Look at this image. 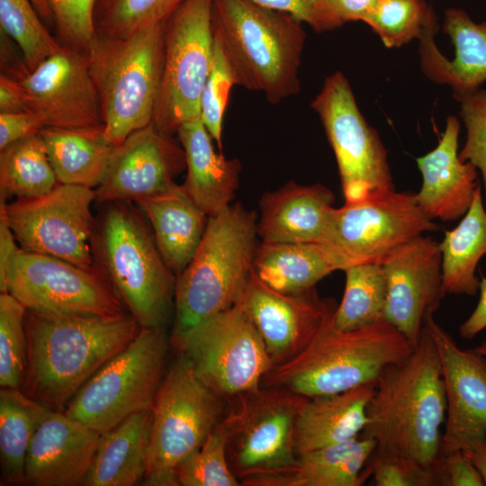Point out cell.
I'll return each mask as SVG.
<instances>
[{
  "label": "cell",
  "instance_id": "1",
  "mask_svg": "<svg viewBox=\"0 0 486 486\" xmlns=\"http://www.w3.org/2000/svg\"><path fill=\"white\" fill-rule=\"evenodd\" d=\"M140 328L126 312L76 316L27 310V360L20 390L47 409L64 412L81 387Z\"/></svg>",
  "mask_w": 486,
  "mask_h": 486
},
{
  "label": "cell",
  "instance_id": "2",
  "mask_svg": "<svg viewBox=\"0 0 486 486\" xmlns=\"http://www.w3.org/2000/svg\"><path fill=\"white\" fill-rule=\"evenodd\" d=\"M366 415L360 436L374 439L375 450L409 456L442 474L446 392L436 347L424 328L414 350L381 372Z\"/></svg>",
  "mask_w": 486,
  "mask_h": 486
},
{
  "label": "cell",
  "instance_id": "3",
  "mask_svg": "<svg viewBox=\"0 0 486 486\" xmlns=\"http://www.w3.org/2000/svg\"><path fill=\"white\" fill-rule=\"evenodd\" d=\"M212 24L234 85L273 104L300 92L302 22L252 0H212Z\"/></svg>",
  "mask_w": 486,
  "mask_h": 486
},
{
  "label": "cell",
  "instance_id": "4",
  "mask_svg": "<svg viewBox=\"0 0 486 486\" xmlns=\"http://www.w3.org/2000/svg\"><path fill=\"white\" fill-rule=\"evenodd\" d=\"M256 234V213L240 203L209 216L196 252L176 275L170 337L176 349L196 326L240 301L253 268Z\"/></svg>",
  "mask_w": 486,
  "mask_h": 486
},
{
  "label": "cell",
  "instance_id": "5",
  "mask_svg": "<svg viewBox=\"0 0 486 486\" xmlns=\"http://www.w3.org/2000/svg\"><path fill=\"white\" fill-rule=\"evenodd\" d=\"M336 308L302 352L264 376L262 387L283 388L305 397L339 393L376 382L385 366L414 350L386 319L356 329L337 328Z\"/></svg>",
  "mask_w": 486,
  "mask_h": 486
},
{
  "label": "cell",
  "instance_id": "6",
  "mask_svg": "<svg viewBox=\"0 0 486 486\" xmlns=\"http://www.w3.org/2000/svg\"><path fill=\"white\" fill-rule=\"evenodd\" d=\"M104 204L91 240L94 264L141 328H165L176 275L130 201Z\"/></svg>",
  "mask_w": 486,
  "mask_h": 486
},
{
  "label": "cell",
  "instance_id": "7",
  "mask_svg": "<svg viewBox=\"0 0 486 486\" xmlns=\"http://www.w3.org/2000/svg\"><path fill=\"white\" fill-rule=\"evenodd\" d=\"M164 22L126 38L95 33L86 54L104 133L115 147L152 123L163 74Z\"/></svg>",
  "mask_w": 486,
  "mask_h": 486
},
{
  "label": "cell",
  "instance_id": "8",
  "mask_svg": "<svg viewBox=\"0 0 486 486\" xmlns=\"http://www.w3.org/2000/svg\"><path fill=\"white\" fill-rule=\"evenodd\" d=\"M222 398L180 355L166 374L152 408L146 486H178V464L197 450L222 418Z\"/></svg>",
  "mask_w": 486,
  "mask_h": 486
},
{
  "label": "cell",
  "instance_id": "9",
  "mask_svg": "<svg viewBox=\"0 0 486 486\" xmlns=\"http://www.w3.org/2000/svg\"><path fill=\"white\" fill-rule=\"evenodd\" d=\"M169 344L165 328H141L81 387L64 412L104 434L130 415L152 409Z\"/></svg>",
  "mask_w": 486,
  "mask_h": 486
},
{
  "label": "cell",
  "instance_id": "10",
  "mask_svg": "<svg viewBox=\"0 0 486 486\" xmlns=\"http://www.w3.org/2000/svg\"><path fill=\"white\" fill-rule=\"evenodd\" d=\"M304 399L277 387L232 398L234 403L221 420L228 431L229 463L242 485L294 464V424Z\"/></svg>",
  "mask_w": 486,
  "mask_h": 486
},
{
  "label": "cell",
  "instance_id": "11",
  "mask_svg": "<svg viewBox=\"0 0 486 486\" xmlns=\"http://www.w3.org/2000/svg\"><path fill=\"white\" fill-rule=\"evenodd\" d=\"M212 0H186L164 22V65L153 125L174 136L201 117L213 55Z\"/></svg>",
  "mask_w": 486,
  "mask_h": 486
},
{
  "label": "cell",
  "instance_id": "12",
  "mask_svg": "<svg viewBox=\"0 0 486 486\" xmlns=\"http://www.w3.org/2000/svg\"><path fill=\"white\" fill-rule=\"evenodd\" d=\"M177 350L222 399L258 391L274 367L241 301L196 326Z\"/></svg>",
  "mask_w": 486,
  "mask_h": 486
},
{
  "label": "cell",
  "instance_id": "13",
  "mask_svg": "<svg viewBox=\"0 0 486 486\" xmlns=\"http://www.w3.org/2000/svg\"><path fill=\"white\" fill-rule=\"evenodd\" d=\"M1 292H9L27 310L54 315L117 316L125 306L95 266L84 268L66 260L25 251L14 256Z\"/></svg>",
  "mask_w": 486,
  "mask_h": 486
},
{
  "label": "cell",
  "instance_id": "14",
  "mask_svg": "<svg viewBox=\"0 0 486 486\" xmlns=\"http://www.w3.org/2000/svg\"><path fill=\"white\" fill-rule=\"evenodd\" d=\"M0 215L10 226L21 248L66 260L84 268L95 267L91 204L95 190L58 184L49 194L6 203L0 198Z\"/></svg>",
  "mask_w": 486,
  "mask_h": 486
},
{
  "label": "cell",
  "instance_id": "15",
  "mask_svg": "<svg viewBox=\"0 0 486 486\" xmlns=\"http://www.w3.org/2000/svg\"><path fill=\"white\" fill-rule=\"evenodd\" d=\"M310 106L319 114L334 151L345 202L395 189L386 149L359 111L343 73L326 77Z\"/></svg>",
  "mask_w": 486,
  "mask_h": 486
},
{
  "label": "cell",
  "instance_id": "16",
  "mask_svg": "<svg viewBox=\"0 0 486 486\" xmlns=\"http://www.w3.org/2000/svg\"><path fill=\"white\" fill-rule=\"evenodd\" d=\"M439 230L419 207L416 194L378 191L334 208L327 244L348 266L378 263L413 238Z\"/></svg>",
  "mask_w": 486,
  "mask_h": 486
},
{
  "label": "cell",
  "instance_id": "17",
  "mask_svg": "<svg viewBox=\"0 0 486 486\" xmlns=\"http://www.w3.org/2000/svg\"><path fill=\"white\" fill-rule=\"evenodd\" d=\"M423 328L436 347L446 392L442 454L486 446V356L459 347L433 314Z\"/></svg>",
  "mask_w": 486,
  "mask_h": 486
},
{
  "label": "cell",
  "instance_id": "18",
  "mask_svg": "<svg viewBox=\"0 0 486 486\" xmlns=\"http://www.w3.org/2000/svg\"><path fill=\"white\" fill-rule=\"evenodd\" d=\"M27 111L45 128L104 130L98 94L85 54L64 48L20 81Z\"/></svg>",
  "mask_w": 486,
  "mask_h": 486
},
{
  "label": "cell",
  "instance_id": "19",
  "mask_svg": "<svg viewBox=\"0 0 486 486\" xmlns=\"http://www.w3.org/2000/svg\"><path fill=\"white\" fill-rule=\"evenodd\" d=\"M381 265L387 284L384 319L416 346L425 317L439 309L446 294L439 243L421 235L395 249Z\"/></svg>",
  "mask_w": 486,
  "mask_h": 486
},
{
  "label": "cell",
  "instance_id": "20",
  "mask_svg": "<svg viewBox=\"0 0 486 486\" xmlns=\"http://www.w3.org/2000/svg\"><path fill=\"white\" fill-rule=\"evenodd\" d=\"M186 167L182 146L153 123L129 135L114 147L95 190V201H133L167 191Z\"/></svg>",
  "mask_w": 486,
  "mask_h": 486
},
{
  "label": "cell",
  "instance_id": "21",
  "mask_svg": "<svg viewBox=\"0 0 486 486\" xmlns=\"http://www.w3.org/2000/svg\"><path fill=\"white\" fill-rule=\"evenodd\" d=\"M240 301L262 336L274 366L302 352L337 306L333 300H320L315 287L297 294L275 291L253 269Z\"/></svg>",
  "mask_w": 486,
  "mask_h": 486
},
{
  "label": "cell",
  "instance_id": "22",
  "mask_svg": "<svg viewBox=\"0 0 486 486\" xmlns=\"http://www.w3.org/2000/svg\"><path fill=\"white\" fill-rule=\"evenodd\" d=\"M101 435L63 411L48 410L27 451L25 484L84 485Z\"/></svg>",
  "mask_w": 486,
  "mask_h": 486
},
{
  "label": "cell",
  "instance_id": "23",
  "mask_svg": "<svg viewBox=\"0 0 486 486\" xmlns=\"http://www.w3.org/2000/svg\"><path fill=\"white\" fill-rule=\"evenodd\" d=\"M459 121L448 116L437 146L416 159L422 184L416 194L423 212L431 220L450 222L469 210L481 185L479 170L458 153Z\"/></svg>",
  "mask_w": 486,
  "mask_h": 486
},
{
  "label": "cell",
  "instance_id": "24",
  "mask_svg": "<svg viewBox=\"0 0 486 486\" xmlns=\"http://www.w3.org/2000/svg\"><path fill=\"white\" fill-rule=\"evenodd\" d=\"M334 200L333 193L322 184L291 181L263 195L257 235L265 243H327Z\"/></svg>",
  "mask_w": 486,
  "mask_h": 486
},
{
  "label": "cell",
  "instance_id": "25",
  "mask_svg": "<svg viewBox=\"0 0 486 486\" xmlns=\"http://www.w3.org/2000/svg\"><path fill=\"white\" fill-rule=\"evenodd\" d=\"M443 28L454 47V58L442 55L434 41L437 29H430L419 39L421 67L433 82L450 86L458 100L486 81V21L475 22L464 10L449 8Z\"/></svg>",
  "mask_w": 486,
  "mask_h": 486
},
{
  "label": "cell",
  "instance_id": "26",
  "mask_svg": "<svg viewBox=\"0 0 486 486\" xmlns=\"http://www.w3.org/2000/svg\"><path fill=\"white\" fill-rule=\"evenodd\" d=\"M376 382L335 394L305 397L294 424L296 455L360 436Z\"/></svg>",
  "mask_w": 486,
  "mask_h": 486
},
{
  "label": "cell",
  "instance_id": "27",
  "mask_svg": "<svg viewBox=\"0 0 486 486\" xmlns=\"http://www.w3.org/2000/svg\"><path fill=\"white\" fill-rule=\"evenodd\" d=\"M177 136L185 153L187 176L183 184L207 216L229 205L238 186L241 164L216 153L201 117L183 123Z\"/></svg>",
  "mask_w": 486,
  "mask_h": 486
},
{
  "label": "cell",
  "instance_id": "28",
  "mask_svg": "<svg viewBox=\"0 0 486 486\" xmlns=\"http://www.w3.org/2000/svg\"><path fill=\"white\" fill-rule=\"evenodd\" d=\"M152 227L154 239L166 266L179 274L189 264L203 237L209 216L184 185L135 201Z\"/></svg>",
  "mask_w": 486,
  "mask_h": 486
},
{
  "label": "cell",
  "instance_id": "29",
  "mask_svg": "<svg viewBox=\"0 0 486 486\" xmlns=\"http://www.w3.org/2000/svg\"><path fill=\"white\" fill-rule=\"evenodd\" d=\"M348 264L333 246L322 242L265 243L257 246L253 272L283 293L304 292L328 274Z\"/></svg>",
  "mask_w": 486,
  "mask_h": 486
},
{
  "label": "cell",
  "instance_id": "30",
  "mask_svg": "<svg viewBox=\"0 0 486 486\" xmlns=\"http://www.w3.org/2000/svg\"><path fill=\"white\" fill-rule=\"evenodd\" d=\"M377 443L356 437L297 455L286 472L256 479L247 486H360L371 475L365 464Z\"/></svg>",
  "mask_w": 486,
  "mask_h": 486
},
{
  "label": "cell",
  "instance_id": "31",
  "mask_svg": "<svg viewBox=\"0 0 486 486\" xmlns=\"http://www.w3.org/2000/svg\"><path fill=\"white\" fill-rule=\"evenodd\" d=\"M152 409L130 415L101 435L86 486H133L147 472Z\"/></svg>",
  "mask_w": 486,
  "mask_h": 486
},
{
  "label": "cell",
  "instance_id": "32",
  "mask_svg": "<svg viewBox=\"0 0 486 486\" xmlns=\"http://www.w3.org/2000/svg\"><path fill=\"white\" fill-rule=\"evenodd\" d=\"M439 248L446 293L475 295L481 283L476 268L486 255V207L482 184L457 226L445 232Z\"/></svg>",
  "mask_w": 486,
  "mask_h": 486
},
{
  "label": "cell",
  "instance_id": "33",
  "mask_svg": "<svg viewBox=\"0 0 486 486\" xmlns=\"http://www.w3.org/2000/svg\"><path fill=\"white\" fill-rule=\"evenodd\" d=\"M59 184L96 188L114 149L104 130H76L44 128L40 131Z\"/></svg>",
  "mask_w": 486,
  "mask_h": 486
},
{
  "label": "cell",
  "instance_id": "34",
  "mask_svg": "<svg viewBox=\"0 0 486 486\" xmlns=\"http://www.w3.org/2000/svg\"><path fill=\"white\" fill-rule=\"evenodd\" d=\"M47 409L20 389L0 391L1 485L25 484L27 451Z\"/></svg>",
  "mask_w": 486,
  "mask_h": 486
},
{
  "label": "cell",
  "instance_id": "35",
  "mask_svg": "<svg viewBox=\"0 0 486 486\" xmlns=\"http://www.w3.org/2000/svg\"><path fill=\"white\" fill-rule=\"evenodd\" d=\"M58 184L40 133L0 150L1 198H36L49 194Z\"/></svg>",
  "mask_w": 486,
  "mask_h": 486
},
{
  "label": "cell",
  "instance_id": "36",
  "mask_svg": "<svg viewBox=\"0 0 486 486\" xmlns=\"http://www.w3.org/2000/svg\"><path fill=\"white\" fill-rule=\"evenodd\" d=\"M346 285L333 321L340 330L356 329L384 319L387 284L378 263L352 265L344 270Z\"/></svg>",
  "mask_w": 486,
  "mask_h": 486
},
{
  "label": "cell",
  "instance_id": "37",
  "mask_svg": "<svg viewBox=\"0 0 486 486\" xmlns=\"http://www.w3.org/2000/svg\"><path fill=\"white\" fill-rule=\"evenodd\" d=\"M40 18L31 0H0V30L19 47L31 72L62 49Z\"/></svg>",
  "mask_w": 486,
  "mask_h": 486
},
{
  "label": "cell",
  "instance_id": "38",
  "mask_svg": "<svg viewBox=\"0 0 486 486\" xmlns=\"http://www.w3.org/2000/svg\"><path fill=\"white\" fill-rule=\"evenodd\" d=\"M186 0H97L94 10L95 33L126 38L166 22Z\"/></svg>",
  "mask_w": 486,
  "mask_h": 486
},
{
  "label": "cell",
  "instance_id": "39",
  "mask_svg": "<svg viewBox=\"0 0 486 486\" xmlns=\"http://www.w3.org/2000/svg\"><path fill=\"white\" fill-rule=\"evenodd\" d=\"M364 22L388 48H399L420 39L430 29H438L434 11L426 0H379Z\"/></svg>",
  "mask_w": 486,
  "mask_h": 486
},
{
  "label": "cell",
  "instance_id": "40",
  "mask_svg": "<svg viewBox=\"0 0 486 486\" xmlns=\"http://www.w3.org/2000/svg\"><path fill=\"white\" fill-rule=\"evenodd\" d=\"M182 486H238L228 458V431L220 420L204 443L176 468Z\"/></svg>",
  "mask_w": 486,
  "mask_h": 486
},
{
  "label": "cell",
  "instance_id": "41",
  "mask_svg": "<svg viewBox=\"0 0 486 486\" xmlns=\"http://www.w3.org/2000/svg\"><path fill=\"white\" fill-rule=\"evenodd\" d=\"M25 306L9 292L0 294V386L20 389L27 360Z\"/></svg>",
  "mask_w": 486,
  "mask_h": 486
},
{
  "label": "cell",
  "instance_id": "42",
  "mask_svg": "<svg viewBox=\"0 0 486 486\" xmlns=\"http://www.w3.org/2000/svg\"><path fill=\"white\" fill-rule=\"evenodd\" d=\"M97 0H46L57 40L64 48L86 54L94 37V10Z\"/></svg>",
  "mask_w": 486,
  "mask_h": 486
},
{
  "label": "cell",
  "instance_id": "43",
  "mask_svg": "<svg viewBox=\"0 0 486 486\" xmlns=\"http://www.w3.org/2000/svg\"><path fill=\"white\" fill-rule=\"evenodd\" d=\"M367 467L376 486L444 485L440 472L403 454L374 450Z\"/></svg>",
  "mask_w": 486,
  "mask_h": 486
},
{
  "label": "cell",
  "instance_id": "44",
  "mask_svg": "<svg viewBox=\"0 0 486 486\" xmlns=\"http://www.w3.org/2000/svg\"><path fill=\"white\" fill-rule=\"evenodd\" d=\"M234 82L218 44L213 40L211 71L201 99V118L220 149L222 148V122L230 91Z\"/></svg>",
  "mask_w": 486,
  "mask_h": 486
},
{
  "label": "cell",
  "instance_id": "45",
  "mask_svg": "<svg viewBox=\"0 0 486 486\" xmlns=\"http://www.w3.org/2000/svg\"><path fill=\"white\" fill-rule=\"evenodd\" d=\"M458 101L466 128V139L459 157L463 161L471 162L481 173L486 207V90L480 88Z\"/></svg>",
  "mask_w": 486,
  "mask_h": 486
},
{
  "label": "cell",
  "instance_id": "46",
  "mask_svg": "<svg viewBox=\"0 0 486 486\" xmlns=\"http://www.w3.org/2000/svg\"><path fill=\"white\" fill-rule=\"evenodd\" d=\"M259 5L287 13L319 32L339 27L327 0H252Z\"/></svg>",
  "mask_w": 486,
  "mask_h": 486
},
{
  "label": "cell",
  "instance_id": "47",
  "mask_svg": "<svg viewBox=\"0 0 486 486\" xmlns=\"http://www.w3.org/2000/svg\"><path fill=\"white\" fill-rule=\"evenodd\" d=\"M441 470L446 486H485L481 472L464 451L443 454Z\"/></svg>",
  "mask_w": 486,
  "mask_h": 486
},
{
  "label": "cell",
  "instance_id": "48",
  "mask_svg": "<svg viewBox=\"0 0 486 486\" xmlns=\"http://www.w3.org/2000/svg\"><path fill=\"white\" fill-rule=\"evenodd\" d=\"M44 128L43 117L37 112H0V150L14 141L40 133Z\"/></svg>",
  "mask_w": 486,
  "mask_h": 486
},
{
  "label": "cell",
  "instance_id": "49",
  "mask_svg": "<svg viewBox=\"0 0 486 486\" xmlns=\"http://www.w3.org/2000/svg\"><path fill=\"white\" fill-rule=\"evenodd\" d=\"M339 25L355 21L364 22L379 0H327Z\"/></svg>",
  "mask_w": 486,
  "mask_h": 486
},
{
  "label": "cell",
  "instance_id": "50",
  "mask_svg": "<svg viewBox=\"0 0 486 486\" xmlns=\"http://www.w3.org/2000/svg\"><path fill=\"white\" fill-rule=\"evenodd\" d=\"M0 32L1 74L17 81H22L31 73V71L26 66L24 59H21L14 48V40L3 31L0 30Z\"/></svg>",
  "mask_w": 486,
  "mask_h": 486
},
{
  "label": "cell",
  "instance_id": "51",
  "mask_svg": "<svg viewBox=\"0 0 486 486\" xmlns=\"http://www.w3.org/2000/svg\"><path fill=\"white\" fill-rule=\"evenodd\" d=\"M27 111L20 81L0 75V112L13 113Z\"/></svg>",
  "mask_w": 486,
  "mask_h": 486
},
{
  "label": "cell",
  "instance_id": "52",
  "mask_svg": "<svg viewBox=\"0 0 486 486\" xmlns=\"http://www.w3.org/2000/svg\"><path fill=\"white\" fill-rule=\"evenodd\" d=\"M479 302L470 316L459 326L458 333L464 339H472L486 328V277L482 276Z\"/></svg>",
  "mask_w": 486,
  "mask_h": 486
},
{
  "label": "cell",
  "instance_id": "53",
  "mask_svg": "<svg viewBox=\"0 0 486 486\" xmlns=\"http://www.w3.org/2000/svg\"><path fill=\"white\" fill-rule=\"evenodd\" d=\"M4 216L0 215V284L4 282L10 264L21 248Z\"/></svg>",
  "mask_w": 486,
  "mask_h": 486
},
{
  "label": "cell",
  "instance_id": "54",
  "mask_svg": "<svg viewBox=\"0 0 486 486\" xmlns=\"http://www.w3.org/2000/svg\"><path fill=\"white\" fill-rule=\"evenodd\" d=\"M481 472L486 486V446L464 452Z\"/></svg>",
  "mask_w": 486,
  "mask_h": 486
},
{
  "label": "cell",
  "instance_id": "55",
  "mask_svg": "<svg viewBox=\"0 0 486 486\" xmlns=\"http://www.w3.org/2000/svg\"><path fill=\"white\" fill-rule=\"evenodd\" d=\"M31 2L35 10L37 11L38 14L40 15V19L47 22L48 23L53 24L52 14L46 0H31Z\"/></svg>",
  "mask_w": 486,
  "mask_h": 486
},
{
  "label": "cell",
  "instance_id": "56",
  "mask_svg": "<svg viewBox=\"0 0 486 486\" xmlns=\"http://www.w3.org/2000/svg\"><path fill=\"white\" fill-rule=\"evenodd\" d=\"M475 349L481 354L486 356V338L478 346H476Z\"/></svg>",
  "mask_w": 486,
  "mask_h": 486
}]
</instances>
